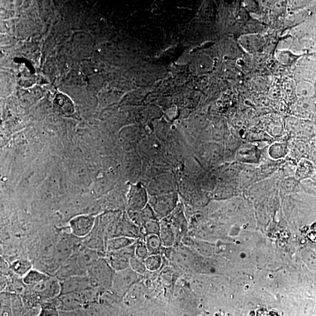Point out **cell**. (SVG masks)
<instances>
[{"instance_id": "ffe728a7", "label": "cell", "mask_w": 316, "mask_h": 316, "mask_svg": "<svg viewBox=\"0 0 316 316\" xmlns=\"http://www.w3.org/2000/svg\"><path fill=\"white\" fill-rule=\"evenodd\" d=\"M149 253L146 243H139L136 244L135 256L140 260L144 261L149 256Z\"/></svg>"}, {"instance_id": "6da1fadb", "label": "cell", "mask_w": 316, "mask_h": 316, "mask_svg": "<svg viewBox=\"0 0 316 316\" xmlns=\"http://www.w3.org/2000/svg\"><path fill=\"white\" fill-rule=\"evenodd\" d=\"M116 273L106 259L100 258L89 269L87 276L92 287L112 288Z\"/></svg>"}, {"instance_id": "277c9868", "label": "cell", "mask_w": 316, "mask_h": 316, "mask_svg": "<svg viewBox=\"0 0 316 316\" xmlns=\"http://www.w3.org/2000/svg\"><path fill=\"white\" fill-rule=\"evenodd\" d=\"M60 296L82 293L92 287L88 276H76L60 281Z\"/></svg>"}, {"instance_id": "2e32d148", "label": "cell", "mask_w": 316, "mask_h": 316, "mask_svg": "<svg viewBox=\"0 0 316 316\" xmlns=\"http://www.w3.org/2000/svg\"><path fill=\"white\" fill-rule=\"evenodd\" d=\"M147 270L156 271L162 266V259L159 254L149 255L144 261Z\"/></svg>"}, {"instance_id": "7a4b0ae2", "label": "cell", "mask_w": 316, "mask_h": 316, "mask_svg": "<svg viewBox=\"0 0 316 316\" xmlns=\"http://www.w3.org/2000/svg\"><path fill=\"white\" fill-rule=\"evenodd\" d=\"M136 244L117 251L108 253L106 260L116 272L122 271L130 268L131 258L135 256Z\"/></svg>"}, {"instance_id": "5b68a950", "label": "cell", "mask_w": 316, "mask_h": 316, "mask_svg": "<svg viewBox=\"0 0 316 316\" xmlns=\"http://www.w3.org/2000/svg\"><path fill=\"white\" fill-rule=\"evenodd\" d=\"M31 288L33 293L40 299L44 298L45 301L54 299L60 294V281L56 278L50 277Z\"/></svg>"}, {"instance_id": "603a6c76", "label": "cell", "mask_w": 316, "mask_h": 316, "mask_svg": "<svg viewBox=\"0 0 316 316\" xmlns=\"http://www.w3.org/2000/svg\"><path fill=\"white\" fill-rule=\"evenodd\" d=\"M59 316V315H58V316Z\"/></svg>"}, {"instance_id": "9a60e30c", "label": "cell", "mask_w": 316, "mask_h": 316, "mask_svg": "<svg viewBox=\"0 0 316 316\" xmlns=\"http://www.w3.org/2000/svg\"><path fill=\"white\" fill-rule=\"evenodd\" d=\"M297 95L302 98H309L314 96L316 92L315 87L312 83L303 82L298 84L296 89Z\"/></svg>"}, {"instance_id": "44dd1931", "label": "cell", "mask_w": 316, "mask_h": 316, "mask_svg": "<svg viewBox=\"0 0 316 316\" xmlns=\"http://www.w3.org/2000/svg\"><path fill=\"white\" fill-rule=\"evenodd\" d=\"M147 233L149 234L158 235L160 233V227L157 222L154 220L148 221L146 224Z\"/></svg>"}, {"instance_id": "d6986e66", "label": "cell", "mask_w": 316, "mask_h": 316, "mask_svg": "<svg viewBox=\"0 0 316 316\" xmlns=\"http://www.w3.org/2000/svg\"><path fill=\"white\" fill-rule=\"evenodd\" d=\"M130 267L137 274L142 275L145 273L147 270L146 265L143 261L140 260L136 256H134L130 260Z\"/></svg>"}, {"instance_id": "52a82bcc", "label": "cell", "mask_w": 316, "mask_h": 316, "mask_svg": "<svg viewBox=\"0 0 316 316\" xmlns=\"http://www.w3.org/2000/svg\"><path fill=\"white\" fill-rule=\"evenodd\" d=\"M95 224V218L91 215L80 216L70 221L72 234L77 238H85L89 235Z\"/></svg>"}, {"instance_id": "9c48e42d", "label": "cell", "mask_w": 316, "mask_h": 316, "mask_svg": "<svg viewBox=\"0 0 316 316\" xmlns=\"http://www.w3.org/2000/svg\"><path fill=\"white\" fill-rule=\"evenodd\" d=\"M152 206L156 213L160 217L167 216L173 210L175 203L174 201L167 198H163V199H159L152 201Z\"/></svg>"}, {"instance_id": "3957f363", "label": "cell", "mask_w": 316, "mask_h": 316, "mask_svg": "<svg viewBox=\"0 0 316 316\" xmlns=\"http://www.w3.org/2000/svg\"><path fill=\"white\" fill-rule=\"evenodd\" d=\"M139 276L130 267L116 272L112 287L113 290L119 295H125L139 280Z\"/></svg>"}, {"instance_id": "ba28073f", "label": "cell", "mask_w": 316, "mask_h": 316, "mask_svg": "<svg viewBox=\"0 0 316 316\" xmlns=\"http://www.w3.org/2000/svg\"><path fill=\"white\" fill-rule=\"evenodd\" d=\"M135 243V238L127 237H112L106 241L105 249L108 253H112L130 247Z\"/></svg>"}, {"instance_id": "30bf717a", "label": "cell", "mask_w": 316, "mask_h": 316, "mask_svg": "<svg viewBox=\"0 0 316 316\" xmlns=\"http://www.w3.org/2000/svg\"><path fill=\"white\" fill-rule=\"evenodd\" d=\"M50 277H51L41 271L32 269L23 277L22 282L27 287L32 288L43 281L48 280Z\"/></svg>"}, {"instance_id": "5bb4252c", "label": "cell", "mask_w": 316, "mask_h": 316, "mask_svg": "<svg viewBox=\"0 0 316 316\" xmlns=\"http://www.w3.org/2000/svg\"><path fill=\"white\" fill-rule=\"evenodd\" d=\"M146 245L149 253L153 254H158L162 246V241L160 237L157 234H149L146 238Z\"/></svg>"}, {"instance_id": "7402d4cb", "label": "cell", "mask_w": 316, "mask_h": 316, "mask_svg": "<svg viewBox=\"0 0 316 316\" xmlns=\"http://www.w3.org/2000/svg\"><path fill=\"white\" fill-rule=\"evenodd\" d=\"M1 316H13V312L11 307L9 305H5L4 303L2 302Z\"/></svg>"}, {"instance_id": "8992f818", "label": "cell", "mask_w": 316, "mask_h": 316, "mask_svg": "<svg viewBox=\"0 0 316 316\" xmlns=\"http://www.w3.org/2000/svg\"><path fill=\"white\" fill-rule=\"evenodd\" d=\"M99 252L87 248L82 244V247L76 249L72 256L77 265L87 274L89 269L100 258Z\"/></svg>"}, {"instance_id": "e0dca14e", "label": "cell", "mask_w": 316, "mask_h": 316, "mask_svg": "<svg viewBox=\"0 0 316 316\" xmlns=\"http://www.w3.org/2000/svg\"><path fill=\"white\" fill-rule=\"evenodd\" d=\"M55 103L62 112L65 114H72L73 112V105L70 100L65 95L58 94L55 98Z\"/></svg>"}, {"instance_id": "4fadbf2b", "label": "cell", "mask_w": 316, "mask_h": 316, "mask_svg": "<svg viewBox=\"0 0 316 316\" xmlns=\"http://www.w3.org/2000/svg\"><path fill=\"white\" fill-rule=\"evenodd\" d=\"M51 299V300L43 301L40 304L39 314L37 316H57L59 315L58 308L59 305L58 301Z\"/></svg>"}, {"instance_id": "7c38bea8", "label": "cell", "mask_w": 316, "mask_h": 316, "mask_svg": "<svg viewBox=\"0 0 316 316\" xmlns=\"http://www.w3.org/2000/svg\"><path fill=\"white\" fill-rule=\"evenodd\" d=\"M9 267L12 272L21 277H24L30 270H32L31 262L25 258L17 259L12 261Z\"/></svg>"}, {"instance_id": "ac0fdd59", "label": "cell", "mask_w": 316, "mask_h": 316, "mask_svg": "<svg viewBox=\"0 0 316 316\" xmlns=\"http://www.w3.org/2000/svg\"><path fill=\"white\" fill-rule=\"evenodd\" d=\"M298 177L301 179H304L310 177L314 172V167L312 164L307 160H303L299 164Z\"/></svg>"}, {"instance_id": "8fae6325", "label": "cell", "mask_w": 316, "mask_h": 316, "mask_svg": "<svg viewBox=\"0 0 316 316\" xmlns=\"http://www.w3.org/2000/svg\"><path fill=\"white\" fill-rule=\"evenodd\" d=\"M134 189L131 193L129 200L130 209L138 211L143 209L147 203V199L143 191Z\"/></svg>"}]
</instances>
